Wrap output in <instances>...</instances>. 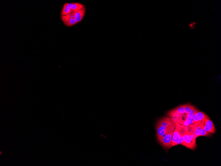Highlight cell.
Returning <instances> with one entry per match:
<instances>
[{
    "mask_svg": "<svg viewBox=\"0 0 221 166\" xmlns=\"http://www.w3.org/2000/svg\"><path fill=\"white\" fill-rule=\"evenodd\" d=\"M175 124V128L172 136V147L182 144L183 134L189 129L188 127L184 126L178 123Z\"/></svg>",
    "mask_w": 221,
    "mask_h": 166,
    "instance_id": "6da1fadb",
    "label": "cell"
},
{
    "mask_svg": "<svg viewBox=\"0 0 221 166\" xmlns=\"http://www.w3.org/2000/svg\"><path fill=\"white\" fill-rule=\"evenodd\" d=\"M175 128L174 123L169 126L164 135L158 141L165 149H170L172 147V137Z\"/></svg>",
    "mask_w": 221,
    "mask_h": 166,
    "instance_id": "7a4b0ae2",
    "label": "cell"
},
{
    "mask_svg": "<svg viewBox=\"0 0 221 166\" xmlns=\"http://www.w3.org/2000/svg\"><path fill=\"white\" fill-rule=\"evenodd\" d=\"M182 138L181 145L191 149H195L197 146L196 140L193 138L189 129L184 133Z\"/></svg>",
    "mask_w": 221,
    "mask_h": 166,
    "instance_id": "3957f363",
    "label": "cell"
},
{
    "mask_svg": "<svg viewBox=\"0 0 221 166\" xmlns=\"http://www.w3.org/2000/svg\"><path fill=\"white\" fill-rule=\"evenodd\" d=\"M189 129L193 132L196 135L197 137L201 136H211V133L204 130L198 125L191 124L188 126Z\"/></svg>",
    "mask_w": 221,
    "mask_h": 166,
    "instance_id": "277c9868",
    "label": "cell"
},
{
    "mask_svg": "<svg viewBox=\"0 0 221 166\" xmlns=\"http://www.w3.org/2000/svg\"><path fill=\"white\" fill-rule=\"evenodd\" d=\"M200 126L204 130L210 133L214 134L216 131L214 125L209 118H206L203 120Z\"/></svg>",
    "mask_w": 221,
    "mask_h": 166,
    "instance_id": "5b68a950",
    "label": "cell"
},
{
    "mask_svg": "<svg viewBox=\"0 0 221 166\" xmlns=\"http://www.w3.org/2000/svg\"><path fill=\"white\" fill-rule=\"evenodd\" d=\"M61 18L64 24L68 27H70L78 23L73 13L66 15L61 16Z\"/></svg>",
    "mask_w": 221,
    "mask_h": 166,
    "instance_id": "8992f818",
    "label": "cell"
},
{
    "mask_svg": "<svg viewBox=\"0 0 221 166\" xmlns=\"http://www.w3.org/2000/svg\"><path fill=\"white\" fill-rule=\"evenodd\" d=\"M185 105H180L169 111L167 113V115L170 118L178 116L180 115L185 113Z\"/></svg>",
    "mask_w": 221,
    "mask_h": 166,
    "instance_id": "52a82bcc",
    "label": "cell"
},
{
    "mask_svg": "<svg viewBox=\"0 0 221 166\" xmlns=\"http://www.w3.org/2000/svg\"><path fill=\"white\" fill-rule=\"evenodd\" d=\"M198 111H199V110L195 108L188 113L186 120L183 123L182 125L188 127L190 125L194 124L192 119L193 116L194 114L196 113Z\"/></svg>",
    "mask_w": 221,
    "mask_h": 166,
    "instance_id": "ba28073f",
    "label": "cell"
},
{
    "mask_svg": "<svg viewBox=\"0 0 221 166\" xmlns=\"http://www.w3.org/2000/svg\"><path fill=\"white\" fill-rule=\"evenodd\" d=\"M168 126L166 127L161 125L157 123L156 125V135H157L158 141L160 140L161 137L164 135Z\"/></svg>",
    "mask_w": 221,
    "mask_h": 166,
    "instance_id": "9c48e42d",
    "label": "cell"
},
{
    "mask_svg": "<svg viewBox=\"0 0 221 166\" xmlns=\"http://www.w3.org/2000/svg\"><path fill=\"white\" fill-rule=\"evenodd\" d=\"M72 13L77 12L84 7V5L79 3H68Z\"/></svg>",
    "mask_w": 221,
    "mask_h": 166,
    "instance_id": "30bf717a",
    "label": "cell"
},
{
    "mask_svg": "<svg viewBox=\"0 0 221 166\" xmlns=\"http://www.w3.org/2000/svg\"><path fill=\"white\" fill-rule=\"evenodd\" d=\"M85 12L86 8L84 7L79 11L73 13L77 23L80 22L83 20L85 14Z\"/></svg>",
    "mask_w": 221,
    "mask_h": 166,
    "instance_id": "8fae6325",
    "label": "cell"
},
{
    "mask_svg": "<svg viewBox=\"0 0 221 166\" xmlns=\"http://www.w3.org/2000/svg\"><path fill=\"white\" fill-rule=\"evenodd\" d=\"M157 124L165 127H168L173 124L169 117H165L159 120Z\"/></svg>",
    "mask_w": 221,
    "mask_h": 166,
    "instance_id": "7c38bea8",
    "label": "cell"
},
{
    "mask_svg": "<svg viewBox=\"0 0 221 166\" xmlns=\"http://www.w3.org/2000/svg\"><path fill=\"white\" fill-rule=\"evenodd\" d=\"M72 13V10L69 7L68 3H65L61 11V16L66 15Z\"/></svg>",
    "mask_w": 221,
    "mask_h": 166,
    "instance_id": "4fadbf2b",
    "label": "cell"
},
{
    "mask_svg": "<svg viewBox=\"0 0 221 166\" xmlns=\"http://www.w3.org/2000/svg\"><path fill=\"white\" fill-rule=\"evenodd\" d=\"M198 119L201 123V121L203 120L206 118H209V117L205 114L204 112H202L198 111L196 113Z\"/></svg>",
    "mask_w": 221,
    "mask_h": 166,
    "instance_id": "5bb4252c",
    "label": "cell"
},
{
    "mask_svg": "<svg viewBox=\"0 0 221 166\" xmlns=\"http://www.w3.org/2000/svg\"><path fill=\"white\" fill-rule=\"evenodd\" d=\"M195 108V107L192 105L185 104V113L188 114L189 113V112H190L192 110Z\"/></svg>",
    "mask_w": 221,
    "mask_h": 166,
    "instance_id": "9a60e30c",
    "label": "cell"
},
{
    "mask_svg": "<svg viewBox=\"0 0 221 166\" xmlns=\"http://www.w3.org/2000/svg\"><path fill=\"white\" fill-rule=\"evenodd\" d=\"M192 119L193 120L194 124L195 125H198L201 124V123L199 121L198 117L195 114H194L193 116Z\"/></svg>",
    "mask_w": 221,
    "mask_h": 166,
    "instance_id": "2e32d148",
    "label": "cell"
},
{
    "mask_svg": "<svg viewBox=\"0 0 221 166\" xmlns=\"http://www.w3.org/2000/svg\"><path fill=\"white\" fill-rule=\"evenodd\" d=\"M196 23L195 22H193L191 21L189 25L188 26L190 28L191 30H194L195 29V25H196Z\"/></svg>",
    "mask_w": 221,
    "mask_h": 166,
    "instance_id": "e0dca14e",
    "label": "cell"
}]
</instances>
